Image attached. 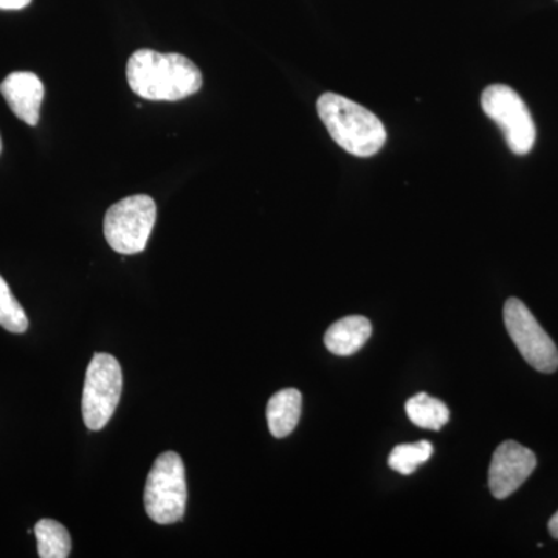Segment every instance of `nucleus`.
Instances as JSON below:
<instances>
[{"label": "nucleus", "instance_id": "f257e3e1", "mask_svg": "<svg viewBox=\"0 0 558 558\" xmlns=\"http://www.w3.org/2000/svg\"><path fill=\"white\" fill-rule=\"evenodd\" d=\"M128 83L135 95L148 101H179L197 94L202 73L179 53L138 50L128 61Z\"/></svg>", "mask_w": 558, "mask_h": 558}, {"label": "nucleus", "instance_id": "9d476101", "mask_svg": "<svg viewBox=\"0 0 558 558\" xmlns=\"http://www.w3.org/2000/svg\"><path fill=\"white\" fill-rule=\"evenodd\" d=\"M371 333H373V326L368 318L362 315H349L330 326L325 336V344L332 354L347 357L365 347Z\"/></svg>", "mask_w": 558, "mask_h": 558}, {"label": "nucleus", "instance_id": "f8f14e48", "mask_svg": "<svg viewBox=\"0 0 558 558\" xmlns=\"http://www.w3.org/2000/svg\"><path fill=\"white\" fill-rule=\"evenodd\" d=\"M405 410L410 421L421 428L439 432L450 421V411L446 403L425 395V392H418L414 398H411L407 402Z\"/></svg>", "mask_w": 558, "mask_h": 558}, {"label": "nucleus", "instance_id": "9b49d317", "mask_svg": "<svg viewBox=\"0 0 558 558\" xmlns=\"http://www.w3.org/2000/svg\"><path fill=\"white\" fill-rule=\"evenodd\" d=\"M303 396L299 389L286 388L271 396L267 403V424L277 439L288 438L299 425Z\"/></svg>", "mask_w": 558, "mask_h": 558}, {"label": "nucleus", "instance_id": "4468645a", "mask_svg": "<svg viewBox=\"0 0 558 558\" xmlns=\"http://www.w3.org/2000/svg\"><path fill=\"white\" fill-rule=\"evenodd\" d=\"M433 449L428 440H418L416 444H402L395 447L388 458V465L400 475H411L418 465L425 464L432 458Z\"/></svg>", "mask_w": 558, "mask_h": 558}, {"label": "nucleus", "instance_id": "dca6fc26", "mask_svg": "<svg viewBox=\"0 0 558 558\" xmlns=\"http://www.w3.org/2000/svg\"><path fill=\"white\" fill-rule=\"evenodd\" d=\"M31 3L32 0H0V10H22Z\"/></svg>", "mask_w": 558, "mask_h": 558}, {"label": "nucleus", "instance_id": "7ed1b4c3", "mask_svg": "<svg viewBox=\"0 0 558 558\" xmlns=\"http://www.w3.org/2000/svg\"><path fill=\"white\" fill-rule=\"evenodd\" d=\"M185 464L175 451H165L154 462L145 487V510L157 524H174L186 510Z\"/></svg>", "mask_w": 558, "mask_h": 558}, {"label": "nucleus", "instance_id": "6e6552de", "mask_svg": "<svg viewBox=\"0 0 558 558\" xmlns=\"http://www.w3.org/2000/svg\"><path fill=\"white\" fill-rule=\"evenodd\" d=\"M537 468V457L515 440H506L495 450L488 469V487L497 499H506L524 483Z\"/></svg>", "mask_w": 558, "mask_h": 558}, {"label": "nucleus", "instance_id": "f03ea898", "mask_svg": "<svg viewBox=\"0 0 558 558\" xmlns=\"http://www.w3.org/2000/svg\"><path fill=\"white\" fill-rule=\"evenodd\" d=\"M317 110L333 142L352 156H376L387 143L384 123L357 102L328 92L318 98Z\"/></svg>", "mask_w": 558, "mask_h": 558}, {"label": "nucleus", "instance_id": "39448f33", "mask_svg": "<svg viewBox=\"0 0 558 558\" xmlns=\"http://www.w3.org/2000/svg\"><path fill=\"white\" fill-rule=\"evenodd\" d=\"M123 373L119 360L106 352L92 357L83 391V418L92 432H100L119 407Z\"/></svg>", "mask_w": 558, "mask_h": 558}, {"label": "nucleus", "instance_id": "ddd939ff", "mask_svg": "<svg viewBox=\"0 0 558 558\" xmlns=\"http://www.w3.org/2000/svg\"><path fill=\"white\" fill-rule=\"evenodd\" d=\"M36 539H38V554L40 558H65L72 550V538L68 529L58 521L44 519L36 523Z\"/></svg>", "mask_w": 558, "mask_h": 558}, {"label": "nucleus", "instance_id": "2eb2a0df", "mask_svg": "<svg viewBox=\"0 0 558 558\" xmlns=\"http://www.w3.org/2000/svg\"><path fill=\"white\" fill-rule=\"evenodd\" d=\"M0 326L13 333H24L28 329V318L20 301L14 299L10 286L0 277Z\"/></svg>", "mask_w": 558, "mask_h": 558}, {"label": "nucleus", "instance_id": "0eeeda50", "mask_svg": "<svg viewBox=\"0 0 558 558\" xmlns=\"http://www.w3.org/2000/svg\"><path fill=\"white\" fill-rule=\"evenodd\" d=\"M505 325L510 339L532 368L550 374L558 368V349L545 329L539 326L526 304L509 299L505 304Z\"/></svg>", "mask_w": 558, "mask_h": 558}, {"label": "nucleus", "instance_id": "f3484780", "mask_svg": "<svg viewBox=\"0 0 558 558\" xmlns=\"http://www.w3.org/2000/svg\"><path fill=\"white\" fill-rule=\"evenodd\" d=\"M549 534L553 535L554 538L558 539V510L554 513L553 519L549 520Z\"/></svg>", "mask_w": 558, "mask_h": 558}, {"label": "nucleus", "instance_id": "1a4fd4ad", "mask_svg": "<svg viewBox=\"0 0 558 558\" xmlns=\"http://www.w3.org/2000/svg\"><path fill=\"white\" fill-rule=\"evenodd\" d=\"M0 94L17 119L36 126L39 123L40 105H43L44 84L32 72L10 73L0 84Z\"/></svg>", "mask_w": 558, "mask_h": 558}, {"label": "nucleus", "instance_id": "a211bd4d", "mask_svg": "<svg viewBox=\"0 0 558 558\" xmlns=\"http://www.w3.org/2000/svg\"><path fill=\"white\" fill-rule=\"evenodd\" d=\"M0 153H2V137H0Z\"/></svg>", "mask_w": 558, "mask_h": 558}, {"label": "nucleus", "instance_id": "20e7f679", "mask_svg": "<svg viewBox=\"0 0 558 558\" xmlns=\"http://www.w3.org/2000/svg\"><path fill=\"white\" fill-rule=\"evenodd\" d=\"M157 207L146 194L117 202L105 216V238L120 255H137L148 245L156 226Z\"/></svg>", "mask_w": 558, "mask_h": 558}, {"label": "nucleus", "instance_id": "423d86ee", "mask_svg": "<svg viewBox=\"0 0 558 558\" xmlns=\"http://www.w3.org/2000/svg\"><path fill=\"white\" fill-rule=\"evenodd\" d=\"M481 108L498 124L513 154L526 156L531 153L537 130L526 102L512 87L502 84L486 87L481 95Z\"/></svg>", "mask_w": 558, "mask_h": 558}]
</instances>
